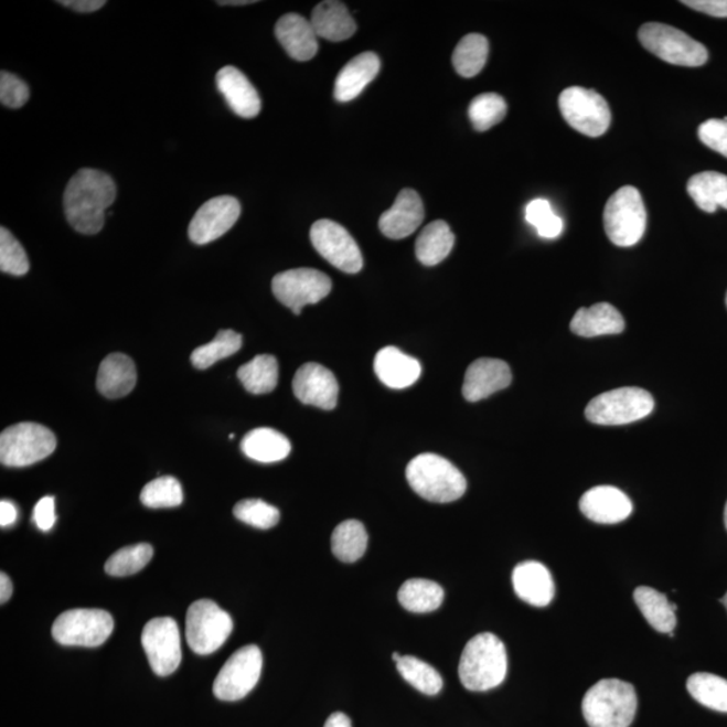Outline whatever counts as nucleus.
<instances>
[{"label":"nucleus","mask_w":727,"mask_h":727,"mask_svg":"<svg viewBox=\"0 0 727 727\" xmlns=\"http://www.w3.org/2000/svg\"><path fill=\"white\" fill-rule=\"evenodd\" d=\"M525 220L533 225L537 235L545 239H555L564 231V222L545 199H536L525 206Z\"/></svg>","instance_id":"obj_43"},{"label":"nucleus","mask_w":727,"mask_h":727,"mask_svg":"<svg viewBox=\"0 0 727 727\" xmlns=\"http://www.w3.org/2000/svg\"><path fill=\"white\" fill-rule=\"evenodd\" d=\"M456 237L449 224L437 220L420 232L415 244V254L424 266H437L448 258L455 247Z\"/></svg>","instance_id":"obj_30"},{"label":"nucleus","mask_w":727,"mask_h":727,"mask_svg":"<svg viewBox=\"0 0 727 727\" xmlns=\"http://www.w3.org/2000/svg\"><path fill=\"white\" fill-rule=\"evenodd\" d=\"M509 659L503 641L493 633H480L462 652L458 675L469 692H488L504 682Z\"/></svg>","instance_id":"obj_2"},{"label":"nucleus","mask_w":727,"mask_h":727,"mask_svg":"<svg viewBox=\"0 0 727 727\" xmlns=\"http://www.w3.org/2000/svg\"><path fill=\"white\" fill-rule=\"evenodd\" d=\"M113 616L101 609H73L60 614L52 627L54 640L66 646L94 648L114 632Z\"/></svg>","instance_id":"obj_10"},{"label":"nucleus","mask_w":727,"mask_h":727,"mask_svg":"<svg viewBox=\"0 0 727 727\" xmlns=\"http://www.w3.org/2000/svg\"><path fill=\"white\" fill-rule=\"evenodd\" d=\"M513 589L522 601L536 608H545L554 600L555 584L545 565L527 560L512 573Z\"/></svg>","instance_id":"obj_21"},{"label":"nucleus","mask_w":727,"mask_h":727,"mask_svg":"<svg viewBox=\"0 0 727 727\" xmlns=\"http://www.w3.org/2000/svg\"><path fill=\"white\" fill-rule=\"evenodd\" d=\"M559 109L574 130L597 138L608 131L612 114L607 100L596 90L570 87L559 96Z\"/></svg>","instance_id":"obj_11"},{"label":"nucleus","mask_w":727,"mask_h":727,"mask_svg":"<svg viewBox=\"0 0 727 727\" xmlns=\"http://www.w3.org/2000/svg\"><path fill=\"white\" fill-rule=\"evenodd\" d=\"M296 398L303 405L333 409L339 400V382L332 371L317 363H307L292 381Z\"/></svg>","instance_id":"obj_17"},{"label":"nucleus","mask_w":727,"mask_h":727,"mask_svg":"<svg viewBox=\"0 0 727 727\" xmlns=\"http://www.w3.org/2000/svg\"><path fill=\"white\" fill-rule=\"evenodd\" d=\"M142 645L157 675L169 676L180 667V628L171 617H158L149 621L143 628Z\"/></svg>","instance_id":"obj_15"},{"label":"nucleus","mask_w":727,"mask_h":727,"mask_svg":"<svg viewBox=\"0 0 727 727\" xmlns=\"http://www.w3.org/2000/svg\"><path fill=\"white\" fill-rule=\"evenodd\" d=\"M633 597L644 619L655 631L669 634L674 632L677 607L675 603H671L663 592L641 586L634 590Z\"/></svg>","instance_id":"obj_31"},{"label":"nucleus","mask_w":727,"mask_h":727,"mask_svg":"<svg viewBox=\"0 0 727 727\" xmlns=\"http://www.w3.org/2000/svg\"><path fill=\"white\" fill-rule=\"evenodd\" d=\"M506 115V103L498 94H482L474 97L469 106V119L475 130L488 131L496 126Z\"/></svg>","instance_id":"obj_41"},{"label":"nucleus","mask_w":727,"mask_h":727,"mask_svg":"<svg viewBox=\"0 0 727 727\" xmlns=\"http://www.w3.org/2000/svg\"><path fill=\"white\" fill-rule=\"evenodd\" d=\"M406 478L413 491L431 503H451L467 492V479L446 458L425 453L408 463Z\"/></svg>","instance_id":"obj_3"},{"label":"nucleus","mask_w":727,"mask_h":727,"mask_svg":"<svg viewBox=\"0 0 727 727\" xmlns=\"http://www.w3.org/2000/svg\"><path fill=\"white\" fill-rule=\"evenodd\" d=\"M234 515L255 528L268 530L279 523L280 513L274 505L259 499L242 500L235 505Z\"/></svg>","instance_id":"obj_44"},{"label":"nucleus","mask_w":727,"mask_h":727,"mask_svg":"<svg viewBox=\"0 0 727 727\" xmlns=\"http://www.w3.org/2000/svg\"><path fill=\"white\" fill-rule=\"evenodd\" d=\"M115 199L116 185L111 175L96 169L78 170L64 192L66 220L78 234H99Z\"/></svg>","instance_id":"obj_1"},{"label":"nucleus","mask_w":727,"mask_h":727,"mask_svg":"<svg viewBox=\"0 0 727 727\" xmlns=\"http://www.w3.org/2000/svg\"><path fill=\"white\" fill-rule=\"evenodd\" d=\"M243 345L242 334L235 330H220L215 340L210 344L199 346L192 353V364L197 370H207L220 360L227 359L240 351Z\"/></svg>","instance_id":"obj_38"},{"label":"nucleus","mask_w":727,"mask_h":727,"mask_svg":"<svg viewBox=\"0 0 727 727\" xmlns=\"http://www.w3.org/2000/svg\"><path fill=\"white\" fill-rule=\"evenodd\" d=\"M445 598L442 586L430 579L413 578L402 585L398 600L413 613H430L441 607Z\"/></svg>","instance_id":"obj_33"},{"label":"nucleus","mask_w":727,"mask_h":727,"mask_svg":"<svg viewBox=\"0 0 727 727\" xmlns=\"http://www.w3.org/2000/svg\"><path fill=\"white\" fill-rule=\"evenodd\" d=\"M140 501L149 509H174L183 501L180 481L171 475L152 480L140 493Z\"/></svg>","instance_id":"obj_42"},{"label":"nucleus","mask_w":727,"mask_h":727,"mask_svg":"<svg viewBox=\"0 0 727 727\" xmlns=\"http://www.w3.org/2000/svg\"><path fill=\"white\" fill-rule=\"evenodd\" d=\"M30 97L28 84L10 72L0 73V101L4 107L17 109L24 106Z\"/></svg>","instance_id":"obj_46"},{"label":"nucleus","mask_w":727,"mask_h":727,"mask_svg":"<svg viewBox=\"0 0 727 727\" xmlns=\"http://www.w3.org/2000/svg\"><path fill=\"white\" fill-rule=\"evenodd\" d=\"M725 525H726V530H727V503H726V506H725Z\"/></svg>","instance_id":"obj_57"},{"label":"nucleus","mask_w":727,"mask_h":727,"mask_svg":"<svg viewBox=\"0 0 727 727\" xmlns=\"http://www.w3.org/2000/svg\"><path fill=\"white\" fill-rule=\"evenodd\" d=\"M255 3L254 0H223V2H217L220 6H247Z\"/></svg>","instance_id":"obj_54"},{"label":"nucleus","mask_w":727,"mask_h":727,"mask_svg":"<svg viewBox=\"0 0 727 727\" xmlns=\"http://www.w3.org/2000/svg\"><path fill=\"white\" fill-rule=\"evenodd\" d=\"M216 84L220 94L236 115L244 119H253L259 115L261 100L258 90L242 71L235 66H225L218 71Z\"/></svg>","instance_id":"obj_22"},{"label":"nucleus","mask_w":727,"mask_h":727,"mask_svg":"<svg viewBox=\"0 0 727 727\" xmlns=\"http://www.w3.org/2000/svg\"><path fill=\"white\" fill-rule=\"evenodd\" d=\"M323 727H352L350 717L345 716L344 713H333L327 719L325 726Z\"/></svg>","instance_id":"obj_53"},{"label":"nucleus","mask_w":727,"mask_h":727,"mask_svg":"<svg viewBox=\"0 0 727 727\" xmlns=\"http://www.w3.org/2000/svg\"><path fill=\"white\" fill-rule=\"evenodd\" d=\"M639 40L648 52L672 65L696 68L708 60L705 45L670 24L645 23L639 30Z\"/></svg>","instance_id":"obj_7"},{"label":"nucleus","mask_w":727,"mask_h":727,"mask_svg":"<svg viewBox=\"0 0 727 727\" xmlns=\"http://www.w3.org/2000/svg\"><path fill=\"white\" fill-rule=\"evenodd\" d=\"M393 659H394V662H395V663H398L399 660L402 659L400 653H398V652L394 653Z\"/></svg>","instance_id":"obj_55"},{"label":"nucleus","mask_w":727,"mask_h":727,"mask_svg":"<svg viewBox=\"0 0 727 727\" xmlns=\"http://www.w3.org/2000/svg\"><path fill=\"white\" fill-rule=\"evenodd\" d=\"M573 333L591 339L598 335L624 332L626 320L610 303H597L591 308H580L570 323Z\"/></svg>","instance_id":"obj_27"},{"label":"nucleus","mask_w":727,"mask_h":727,"mask_svg":"<svg viewBox=\"0 0 727 727\" xmlns=\"http://www.w3.org/2000/svg\"><path fill=\"white\" fill-rule=\"evenodd\" d=\"M240 213L239 201L231 195H220V197L206 201L195 212L191 225H189V239L199 246H205V244L220 239L234 227Z\"/></svg>","instance_id":"obj_16"},{"label":"nucleus","mask_w":727,"mask_h":727,"mask_svg":"<svg viewBox=\"0 0 727 727\" xmlns=\"http://www.w3.org/2000/svg\"><path fill=\"white\" fill-rule=\"evenodd\" d=\"M726 307H727V295H726Z\"/></svg>","instance_id":"obj_58"},{"label":"nucleus","mask_w":727,"mask_h":727,"mask_svg":"<svg viewBox=\"0 0 727 727\" xmlns=\"http://www.w3.org/2000/svg\"><path fill=\"white\" fill-rule=\"evenodd\" d=\"M579 510L591 522L617 524L631 516L633 504L619 488L603 485L586 492L579 501Z\"/></svg>","instance_id":"obj_19"},{"label":"nucleus","mask_w":727,"mask_h":727,"mask_svg":"<svg viewBox=\"0 0 727 727\" xmlns=\"http://www.w3.org/2000/svg\"><path fill=\"white\" fill-rule=\"evenodd\" d=\"M403 680L426 695H437L443 687L442 676L430 664L415 656H402L396 663Z\"/></svg>","instance_id":"obj_39"},{"label":"nucleus","mask_w":727,"mask_h":727,"mask_svg":"<svg viewBox=\"0 0 727 727\" xmlns=\"http://www.w3.org/2000/svg\"><path fill=\"white\" fill-rule=\"evenodd\" d=\"M687 192L702 211L714 213L718 206L727 210V175L717 171L695 174L687 183Z\"/></svg>","instance_id":"obj_32"},{"label":"nucleus","mask_w":727,"mask_h":727,"mask_svg":"<svg viewBox=\"0 0 727 727\" xmlns=\"http://www.w3.org/2000/svg\"><path fill=\"white\" fill-rule=\"evenodd\" d=\"M0 270L14 277H23L30 270L26 250L4 227L0 228Z\"/></svg>","instance_id":"obj_45"},{"label":"nucleus","mask_w":727,"mask_h":727,"mask_svg":"<svg viewBox=\"0 0 727 727\" xmlns=\"http://www.w3.org/2000/svg\"><path fill=\"white\" fill-rule=\"evenodd\" d=\"M310 239L317 253L330 265L346 274L363 268V254L350 232L332 220H319L310 229Z\"/></svg>","instance_id":"obj_14"},{"label":"nucleus","mask_w":727,"mask_h":727,"mask_svg":"<svg viewBox=\"0 0 727 727\" xmlns=\"http://www.w3.org/2000/svg\"><path fill=\"white\" fill-rule=\"evenodd\" d=\"M687 689L698 704L727 713V681L724 677L699 672L688 677Z\"/></svg>","instance_id":"obj_37"},{"label":"nucleus","mask_w":727,"mask_h":727,"mask_svg":"<svg viewBox=\"0 0 727 727\" xmlns=\"http://www.w3.org/2000/svg\"><path fill=\"white\" fill-rule=\"evenodd\" d=\"M510 365L498 359H479L469 365L462 394L468 402H480L510 386Z\"/></svg>","instance_id":"obj_18"},{"label":"nucleus","mask_w":727,"mask_h":727,"mask_svg":"<svg viewBox=\"0 0 727 727\" xmlns=\"http://www.w3.org/2000/svg\"><path fill=\"white\" fill-rule=\"evenodd\" d=\"M275 35L287 54L296 61H309L319 52V35L313 24L299 14H286L277 22Z\"/></svg>","instance_id":"obj_23"},{"label":"nucleus","mask_w":727,"mask_h":727,"mask_svg":"<svg viewBox=\"0 0 727 727\" xmlns=\"http://www.w3.org/2000/svg\"><path fill=\"white\" fill-rule=\"evenodd\" d=\"M242 450L250 460L272 463L289 457L291 443L282 432L270 427H259L243 438Z\"/></svg>","instance_id":"obj_29"},{"label":"nucleus","mask_w":727,"mask_h":727,"mask_svg":"<svg viewBox=\"0 0 727 727\" xmlns=\"http://www.w3.org/2000/svg\"><path fill=\"white\" fill-rule=\"evenodd\" d=\"M603 225L609 240L616 246L632 247L643 239L646 212L637 188L622 186L608 200Z\"/></svg>","instance_id":"obj_5"},{"label":"nucleus","mask_w":727,"mask_h":727,"mask_svg":"<svg viewBox=\"0 0 727 727\" xmlns=\"http://www.w3.org/2000/svg\"><path fill=\"white\" fill-rule=\"evenodd\" d=\"M368 546V534L363 523L346 521L335 527L332 535V552L341 562L353 564L363 557Z\"/></svg>","instance_id":"obj_35"},{"label":"nucleus","mask_w":727,"mask_h":727,"mask_svg":"<svg viewBox=\"0 0 727 727\" xmlns=\"http://www.w3.org/2000/svg\"><path fill=\"white\" fill-rule=\"evenodd\" d=\"M637 710V689L619 680L598 682L582 702L584 717L590 727H629Z\"/></svg>","instance_id":"obj_4"},{"label":"nucleus","mask_w":727,"mask_h":727,"mask_svg":"<svg viewBox=\"0 0 727 727\" xmlns=\"http://www.w3.org/2000/svg\"><path fill=\"white\" fill-rule=\"evenodd\" d=\"M278 360L271 354H259L240 366L237 377L249 394H270L278 386Z\"/></svg>","instance_id":"obj_34"},{"label":"nucleus","mask_w":727,"mask_h":727,"mask_svg":"<svg viewBox=\"0 0 727 727\" xmlns=\"http://www.w3.org/2000/svg\"><path fill=\"white\" fill-rule=\"evenodd\" d=\"M57 448V439L47 427L18 424L0 436V461L4 467L24 468L45 460Z\"/></svg>","instance_id":"obj_8"},{"label":"nucleus","mask_w":727,"mask_h":727,"mask_svg":"<svg viewBox=\"0 0 727 727\" xmlns=\"http://www.w3.org/2000/svg\"><path fill=\"white\" fill-rule=\"evenodd\" d=\"M374 368L378 381L393 389L411 387L421 374L418 360L395 346H386L377 352Z\"/></svg>","instance_id":"obj_24"},{"label":"nucleus","mask_w":727,"mask_h":727,"mask_svg":"<svg viewBox=\"0 0 727 727\" xmlns=\"http://www.w3.org/2000/svg\"><path fill=\"white\" fill-rule=\"evenodd\" d=\"M489 54V42L484 35L463 36L453 53V65L458 75L470 78L484 68Z\"/></svg>","instance_id":"obj_36"},{"label":"nucleus","mask_w":727,"mask_h":727,"mask_svg":"<svg viewBox=\"0 0 727 727\" xmlns=\"http://www.w3.org/2000/svg\"><path fill=\"white\" fill-rule=\"evenodd\" d=\"M33 521L41 531L47 533L57 522L56 504L53 496L42 498L34 506Z\"/></svg>","instance_id":"obj_48"},{"label":"nucleus","mask_w":727,"mask_h":727,"mask_svg":"<svg viewBox=\"0 0 727 727\" xmlns=\"http://www.w3.org/2000/svg\"><path fill=\"white\" fill-rule=\"evenodd\" d=\"M96 386L108 399L125 398L137 386L136 363L124 353L109 354L97 372Z\"/></svg>","instance_id":"obj_25"},{"label":"nucleus","mask_w":727,"mask_h":727,"mask_svg":"<svg viewBox=\"0 0 727 727\" xmlns=\"http://www.w3.org/2000/svg\"><path fill=\"white\" fill-rule=\"evenodd\" d=\"M64 8L78 12H95L106 6V0H61L58 2Z\"/></svg>","instance_id":"obj_50"},{"label":"nucleus","mask_w":727,"mask_h":727,"mask_svg":"<svg viewBox=\"0 0 727 727\" xmlns=\"http://www.w3.org/2000/svg\"><path fill=\"white\" fill-rule=\"evenodd\" d=\"M18 518L17 506L11 501L2 500L0 503V525L2 527H10Z\"/></svg>","instance_id":"obj_51"},{"label":"nucleus","mask_w":727,"mask_h":727,"mask_svg":"<svg viewBox=\"0 0 727 727\" xmlns=\"http://www.w3.org/2000/svg\"><path fill=\"white\" fill-rule=\"evenodd\" d=\"M234 631L232 617L211 600L191 605L186 614V641L197 655H211L222 648Z\"/></svg>","instance_id":"obj_9"},{"label":"nucleus","mask_w":727,"mask_h":727,"mask_svg":"<svg viewBox=\"0 0 727 727\" xmlns=\"http://www.w3.org/2000/svg\"><path fill=\"white\" fill-rule=\"evenodd\" d=\"M263 669L259 646L246 645L232 655L220 670L213 694L220 701L235 702L246 698L258 684Z\"/></svg>","instance_id":"obj_12"},{"label":"nucleus","mask_w":727,"mask_h":727,"mask_svg":"<svg viewBox=\"0 0 727 727\" xmlns=\"http://www.w3.org/2000/svg\"><path fill=\"white\" fill-rule=\"evenodd\" d=\"M720 602L724 603V607H725L726 610H727V592H726L725 597L723 598V600H720Z\"/></svg>","instance_id":"obj_56"},{"label":"nucleus","mask_w":727,"mask_h":727,"mask_svg":"<svg viewBox=\"0 0 727 727\" xmlns=\"http://www.w3.org/2000/svg\"><path fill=\"white\" fill-rule=\"evenodd\" d=\"M12 582L8 574H0V602L6 603L12 596Z\"/></svg>","instance_id":"obj_52"},{"label":"nucleus","mask_w":727,"mask_h":727,"mask_svg":"<svg viewBox=\"0 0 727 727\" xmlns=\"http://www.w3.org/2000/svg\"><path fill=\"white\" fill-rule=\"evenodd\" d=\"M332 291V280L314 268H296L275 275L272 292L280 303L299 316L307 304H314Z\"/></svg>","instance_id":"obj_13"},{"label":"nucleus","mask_w":727,"mask_h":727,"mask_svg":"<svg viewBox=\"0 0 727 727\" xmlns=\"http://www.w3.org/2000/svg\"><path fill=\"white\" fill-rule=\"evenodd\" d=\"M154 555V548L148 543L120 548L107 560L106 571L113 577H128L139 573Z\"/></svg>","instance_id":"obj_40"},{"label":"nucleus","mask_w":727,"mask_h":727,"mask_svg":"<svg viewBox=\"0 0 727 727\" xmlns=\"http://www.w3.org/2000/svg\"><path fill=\"white\" fill-rule=\"evenodd\" d=\"M682 3L707 15L727 18V0H684Z\"/></svg>","instance_id":"obj_49"},{"label":"nucleus","mask_w":727,"mask_h":727,"mask_svg":"<svg viewBox=\"0 0 727 727\" xmlns=\"http://www.w3.org/2000/svg\"><path fill=\"white\" fill-rule=\"evenodd\" d=\"M425 220V206L413 189H403L393 206L378 220V228L388 239L400 240L413 235Z\"/></svg>","instance_id":"obj_20"},{"label":"nucleus","mask_w":727,"mask_h":727,"mask_svg":"<svg viewBox=\"0 0 727 727\" xmlns=\"http://www.w3.org/2000/svg\"><path fill=\"white\" fill-rule=\"evenodd\" d=\"M378 71H381V58L377 54L372 52L359 54L341 70L335 78V100L346 103L356 99L366 85L374 82Z\"/></svg>","instance_id":"obj_26"},{"label":"nucleus","mask_w":727,"mask_h":727,"mask_svg":"<svg viewBox=\"0 0 727 727\" xmlns=\"http://www.w3.org/2000/svg\"><path fill=\"white\" fill-rule=\"evenodd\" d=\"M702 143L708 149L717 151L727 158V121L724 119H710L699 126L698 130Z\"/></svg>","instance_id":"obj_47"},{"label":"nucleus","mask_w":727,"mask_h":727,"mask_svg":"<svg viewBox=\"0 0 727 727\" xmlns=\"http://www.w3.org/2000/svg\"><path fill=\"white\" fill-rule=\"evenodd\" d=\"M310 22L319 39L332 42L351 39L357 30V24L346 6L335 2V0H327V2L317 4Z\"/></svg>","instance_id":"obj_28"},{"label":"nucleus","mask_w":727,"mask_h":727,"mask_svg":"<svg viewBox=\"0 0 727 727\" xmlns=\"http://www.w3.org/2000/svg\"><path fill=\"white\" fill-rule=\"evenodd\" d=\"M655 408V400L648 391L639 387H622L596 396L585 409L591 424L621 426L644 419Z\"/></svg>","instance_id":"obj_6"}]
</instances>
